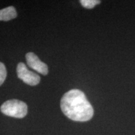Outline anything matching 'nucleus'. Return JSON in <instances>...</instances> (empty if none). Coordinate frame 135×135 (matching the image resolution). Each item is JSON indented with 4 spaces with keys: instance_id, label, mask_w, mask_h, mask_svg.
Returning <instances> with one entry per match:
<instances>
[{
    "instance_id": "2",
    "label": "nucleus",
    "mask_w": 135,
    "mask_h": 135,
    "mask_svg": "<svg viewBox=\"0 0 135 135\" xmlns=\"http://www.w3.org/2000/svg\"><path fill=\"white\" fill-rule=\"evenodd\" d=\"M3 114L16 118H24L28 112V106L25 103L18 99H11L4 102L1 106Z\"/></svg>"
},
{
    "instance_id": "5",
    "label": "nucleus",
    "mask_w": 135,
    "mask_h": 135,
    "mask_svg": "<svg viewBox=\"0 0 135 135\" xmlns=\"http://www.w3.org/2000/svg\"><path fill=\"white\" fill-rule=\"evenodd\" d=\"M16 16V11L13 6H9L0 10V21H9Z\"/></svg>"
},
{
    "instance_id": "4",
    "label": "nucleus",
    "mask_w": 135,
    "mask_h": 135,
    "mask_svg": "<svg viewBox=\"0 0 135 135\" xmlns=\"http://www.w3.org/2000/svg\"><path fill=\"white\" fill-rule=\"evenodd\" d=\"M26 59L28 66L32 69L43 75H46L48 73V66L41 61L33 53H28L26 55Z\"/></svg>"
},
{
    "instance_id": "6",
    "label": "nucleus",
    "mask_w": 135,
    "mask_h": 135,
    "mask_svg": "<svg viewBox=\"0 0 135 135\" xmlns=\"http://www.w3.org/2000/svg\"><path fill=\"white\" fill-rule=\"evenodd\" d=\"M80 3L83 7L88 9H91L96 5L99 4L101 1L98 0H81Z\"/></svg>"
},
{
    "instance_id": "3",
    "label": "nucleus",
    "mask_w": 135,
    "mask_h": 135,
    "mask_svg": "<svg viewBox=\"0 0 135 135\" xmlns=\"http://www.w3.org/2000/svg\"><path fill=\"white\" fill-rule=\"evenodd\" d=\"M17 75L20 79L29 85H36L40 81V77L35 73L28 70L23 63H20L18 65Z\"/></svg>"
},
{
    "instance_id": "7",
    "label": "nucleus",
    "mask_w": 135,
    "mask_h": 135,
    "mask_svg": "<svg viewBox=\"0 0 135 135\" xmlns=\"http://www.w3.org/2000/svg\"><path fill=\"white\" fill-rule=\"evenodd\" d=\"M7 75L6 67L4 64L0 62V86L4 83Z\"/></svg>"
},
{
    "instance_id": "1",
    "label": "nucleus",
    "mask_w": 135,
    "mask_h": 135,
    "mask_svg": "<svg viewBox=\"0 0 135 135\" xmlns=\"http://www.w3.org/2000/svg\"><path fill=\"white\" fill-rule=\"evenodd\" d=\"M61 108L68 118L75 121H87L93 116L94 110L83 92L74 89L66 93L61 100Z\"/></svg>"
}]
</instances>
